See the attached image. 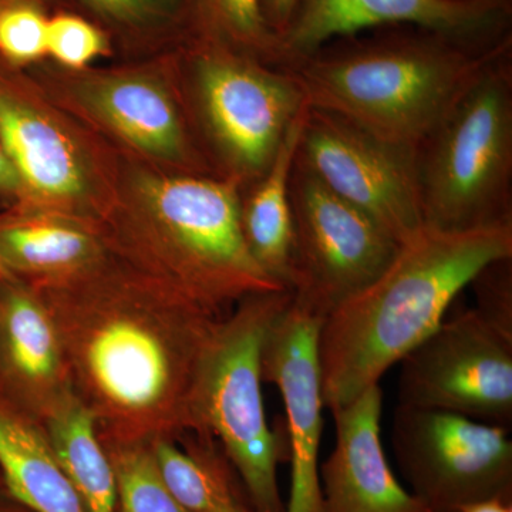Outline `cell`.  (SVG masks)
Returning a JSON list of instances; mask_svg holds the SVG:
<instances>
[{"label": "cell", "instance_id": "6da1fadb", "mask_svg": "<svg viewBox=\"0 0 512 512\" xmlns=\"http://www.w3.org/2000/svg\"><path fill=\"white\" fill-rule=\"evenodd\" d=\"M35 289L101 441L191 433L202 365L224 315L111 251L82 274Z\"/></svg>", "mask_w": 512, "mask_h": 512}, {"label": "cell", "instance_id": "7a4b0ae2", "mask_svg": "<svg viewBox=\"0 0 512 512\" xmlns=\"http://www.w3.org/2000/svg\"><path fill=\"white\" fill-rule=\"evenodd\" d=\"M512 258V224L444 231L424 225L375 281L323 319L318 355L329 412L380 384L440 325L483 269Z\"/></svg>", "mask_w": 512, "mask_h": 512}, {"label": "cell", "instance_id": "3957f363", "mask_svg": "<svg viewBox=\"0 0 512 512\" xmlns=\"http://www.w3.org/2000/svg\"><path fill=\"white\" fill-rule=\"evenodd\" d=\"M241 192L218 175L136 170L117 184L99 227L113 254L227 315L248 296L286 289L249 252Z\"/></svg>", "mask_w": 512, "mask_h": 512}, {"label": "cell", "instance_id": "277c9868", "mask_svg": "<svg viewBox=\"0 0 512 512\" xmlns=\"http://www.w3.org/2000/svg\"><path fill=\"white\" fill-rule=\"evenodd\" d=\"M507 43L429 32L319 49L286 70L312 109L336 114L370 136L416 154Z\"/></svg>", "mask_w": 512, "mask_h": 512}, {"label": "cell", "instance_id": "5b68a950", "mask_svg": "<svg viewBox=\"0 0 512 512\" xmlns=\"http://www.w3.org/2000/svg\"><path fill=\"white\" fill-rule=\"evenodd\" d=\"M424 225L512 224V69L488 66L414 154Z\"/></svg>", "mask_w": 512, "mask_h": 512}, {"label": "cell", "instance_id": "8992f818", "mask_svg": "<svg viewBox=\"0 0 512 512\" xmlns=\"http://www.w3.org/2000/svg\"><path fill=\"white\" fill-rule=\"evenodd\" d=\"M291 299L288 289L256 293L222 316L192 404L191 433L217 441L255 512H285L278 467L288 440L269 427L261 384L266 335Z\"/></svg>", "mask_w": 512, "mask_h": 512}, {"label": "cell", "instance_id": "52a82bcc", "mask_svg": "<svg viewBox=\"0 0 512 512\" xmlns=\"http://www.w3.org/2000/svg\"><path fill=\"white\" fill-rule=\"evenodd\" d=\"M0 143L22 180L23 200L15 210L99 225L113 202L116 181L82 131L46 101L23 69L2 59Z\"/></svg>", "mask_w": 512, "mask_h": 512}, {"label": "cell", "instance_id": "ba28073f", "mask_svg": "<svg viewBox=\"0 0 512 512\" xmlns=\"http://www.w3.org/2000/svg\"><path fill=\"white\" fill-rule=\"evenodd\" d=\"M192 59L202 126L225 168L222 178L255 184L305 109L291 74L248 53L198 40Z\"/></svg>", "mask_w": 512, "mask_h": 512}, {"label": "cell", "instance_id": "9c48e42d", "mask_svg": "<svg viewBox=\"0 0 512 512\" xmlns=\"http://www.w3.org/2000/svg\"><path fill=\"white\" fill-rule=\"evenodd\" d=\"M293 299L325 319L382 274L400 244L295 157L289 184Z\"/></svg>", "mask_w": 512, "mask_h": 512}, {"label": "cell", "instance_id": "30bf717a", "mask_svg": "<svg viewBox=\"0 0 512 512\" xmlns=\"http://www.w3.org/2000/svg\"><path fill=\"white\" fill-rule=\"evenodd\" d=\"M510 429L441 410L397 404L390 439L410 493L431 512L512 501Z\"/></svg>", "mask_w": 512, "mask_h": 512}, {"label": "cell", "instance_id": "8fae6325", "mask_svg": "<svg viewBox=\"0 0 512 512\" xmlns=\"http://www.w3.org/2000/svg\"><path fill=\"white\" fill-rule=\"evenodd\" d=\"M399 404L510 429L512 336L467 309L400 360Z\"/></svg>", "mask_w": 512, "mask_h": 512}, {"label": "cell", "instance_id": "7c38bea8", "mask_svg": "<svg viewBox=\"0 0 512 512\" xmlns=\"http://www.w3.org/2000/svg\"><path fill=\"white\" fill-rule=\"evenodd\" d=\"M296 160L394 241L403 244L424 227L414 154L348 120L306 107Z\"/></svg>", "mask_w": 512, "mask_h": 512}, {"label": "cell", "instance_id": "4fadbf2b", "mask_svg": "<svg viewBox=\"0 0 512 512\" xmlns=\"http://www.w3.org/2000/svg\"><path fill=\"white\" fill-rule=\"evenodd\" d=\"M322 322L292 295L272 323L262 349V380L278 387L288 426L291 494L285 512H322L319 450L325 404L318 355Z\"/></svg>", "mask_w": 512, "mask_h": 512}, {"label": "cell", "instance_id": "5bb4252c", "mask_svg": "<svg viewBox=\"0 0 512 512\" xmlns=\"http://www.w3.org/2000/svg\"><path fill=\"white\" fill-rule=\"evenodd\" d=\"M67 93L86 119L119 138L141 156L183 174L211 175L192 143L173 92L146 72H72Z\"/></svg>", "mask_w": 512, "mask_h": 512}, {"label": "cell", "instance_id": "9a60e30c", "mask_svg": "<svg viewBox=\"0 0 512 512\" xmlns=\"http://www.w3.org/2000/svg\"><path fill=\"white\" fill-rule=\"evenodd\" d=\"M501 0H299L278 36L279 67L312 55L339 37L387 25H413L484 43L504 16Z\"/></svg>", "mask_w": 512, "mask_h": 512}, {"label": "cell", "instance_id": "2e32d148", "mask_svg": "<svg viewBox=\"0 0 512 512\" xmlns=\"http://www.w3.org/2000/svg\"><path fill=\"white\" fill-rule=\"evenodd\" d=\"M382 410L380 384L330 410L336 434L320 464L322 512H431L390 468L380 437Z\"/></svg>", "mask_w": 512, "mask_h": 512}, {"label": "cell", "instance_id": "e0dca14e", "mask_svg": "<svg viewBox=\"0 0 512 512\" xmlns=\"http://www.w3.org/2000/svg\"><path fill=\"white\" fill-rule=\"evenodd\" d=\"M0 393L42 421L73 394L62 339L33 286L0 272Z\"/></svg>", "mask_w": 512, "mask_h": 512}, {"label": "cell", "instance_id": "ac0fdd59", "mask_svg": "<svg viewBox=\"0 0 512 512\" xmlns=\"http://www.w3.org/2000/svg\"><path fill=\"white\" fill-rule=\"evenodd\" d=\"M109 254L94 222L53 212L0 211V272L35 288L82 274Z\"/></svg>", "mask_w": 512, "mask_h": 512}, {"label": "cell", "instance_id": "d6986e66", "mask_svg": "<svg viewBox=\"0 0 512 512\" xmlns=\"http://www.w3.org/2000/svg\"><path fill=\"white\" fill-rule=\"evenodd\" d=\"M0 481L32 512H89L57 463L42 424L2 393Z\"/></svg>", "mask_w": 512, "mask_h": 512}, {"label": "cell", "instance_id": "ffe728a7", "mask_svg": "<svg viewBox=\"0 0 512 512\" xmlns=\"http://www.w3.org/2000/svg\"><path fill=\"white\" fill-rule=\"evenodd\" d=\"M305 109L292 121L266 173L241 200L242 234L256 264L279 285L289 289L292 255V212L289 184Z\"/></svg>", "mask_w": 512, "mask_h": 512}, {"label": "cell", "instance_id": "44dd1931", "mask_svg": "<svg viewBox=\"0 0 512 512\" xmlns=\"http://www.w3.org/2000/svg\"><path fill=\"white\" fill-rule=\"evenodd\" d=\"M154 456L165 484L188 512H255L235 487L227 457L207 434L156 440Z\"/></svg>", "mask_w": 512, "mask_h": 512}, {"label": "cell", "instance_id": "7402d4cb", "mask_svg": "<svg viewBox=\"0 0 512 512\" xmlns=\"http://www.w3.org/2000/svg\"><path fill=\"white\" fill-rule=\"evenodd\" d=\"M42 427L57 463L87 511L117 512L113 464L92 413L73 393L42 421Z\"/></svg>", "mask_w": 512, "mask_h": 512}, {"label": "cell", "instance_id": "603a6c76", "mask_svg": "<svg viewBox=\"0 0 512 512\" xmlns=\"http://www.w3.org/2000/svg\"><path fill=\"white\" fill-rule=\"evenodd\" d=\"M202 40L279 64L278 37L266 23L262 0H190Z\"/></svg>", "mask_w": 512, "mask_h": 512}, {"label": "cell", "instance_id": "cb8c5ba5", "mask_svg": "<svg viewBox=\"0 0 512 512\" xmlns=\"http://www.w3.org/2000/svg\"><path fill=\"white\" fill-rule=\"evenodd\" d=\"M117 487V512H188L165 484L153 443L101 441Z\"/></svg>", "mask_w": 512, "mask_h": 512}, {"label": "cell", "instance_id": "d4e9b609", "mask_svg": "<svg viewBox=\"0 0 512 512\" xmlns=\"http://www.w3.org/2000/svg\"><path fill=\"white\" fill-rule=\"evenodd\" d=\"M47 25L43 0H10L0 5V59L25 69L47 56Z\"/></svg>", "mask_w": 512, "mask_h": 512}, {"label": "cell", "instance_id": "484cf974", "mask_svg": "<svg viewBox=\"0 0 512 512\" xmlns=\"http://www.w3.org/2000/svg\"><path fill=\"white\" fill-rule=\"evenodd\" d=\"M101 22L126 36H147L174 28L190 0H77Z\"/></svg>", "mask_w": 512, "mask_h": 512}, {"label": "cell", "instance_id": "4316f807", "mask_svg": "<svg viewBox=\"0 0 512 512\" xmlns=\"http://www.w3.org/2000/svg\"><path fill=\"white\" fill-rule=\"evenodd\" d=\"M110 52V39L96 23L74 13H57L47 25V56L72 72L87 69Z\"/></svg>", "mask_w": 512, "mask_h": 512}, {"label": "cell", "instance_id": "83f0119b", "mask_svg": "<svg viewBox=\"0 0 512 512\" xmlns=\"http://www.w3.org/2000/svg\"><path fill=\"white\" fill-rule=\"evenodd\" d=\"M470 286L476 291L477 311L512 336V258L488 265Z\"/></svg>", "mask_w": 512, "mask_h": 512}, {"label": "cell", "instance_id": "f1b7e54d", "mask_svg": "<svg viewBox=\"0 0 512 512\" xmlns=\"http://www.w3.org/2000/svg\"><path fill=\"white\" fill-rule=\"evenodd\" d=\"M23 200L22 180L12 158L0 143V207L12 210L19 207Z\"/></svg>", "mask_w": 512, "mask_h": 512}, {"label": "cell", "instance_id": "f546056e", "mask_svg": "<svg viewBox=\"0 0 512 512\" xmlns=\"http://www.w3.org/2000/svg\"><path fill=\"white\" fill-rule=\"evenodd\" d=\"M299 0H262V10L269 29L278 37L291 20Z\"/></svg>", "mask_w": 512, "mask_h": 512}, {"label": "cell", "instance_id": "4dcf8cb0", "mask_svg": "<svg viewBox=\"0 0 512 512\" xmlns=\"http://www.w3.org/2000/svg\"><path fill=\"white\" fill-rule=\"evenodd\" d=\"M457 512H512V501L490 498V500L463 505Z\"/></svg>", "mask_w": 512, "mask_h": 512}, {"label": "cell", "instance_id": "1f68e13d", "mask_svg": "<svg viewBox=\"0 0 512 512\" xmlns=\"http://www.w3.org/2000/svg\"><path fill=\"white\" fill-rule=\"evenodd\" d=\"M0 512H32L28 510V508L25 507V505H22L18 503V501L15 500V498L12 497L8 493V491L5 490V487H3L2 481H0Z\"/></svg>", "mask_w": 512, "mask_h": 512}, {"label": "cell", "instance_id": "d6a6232c", "mask_svg": "<svg viewBox=\"0 0 512 512\" xmlns=\"http://www.w3.org/2000/svg\"><path fill=\"white\" fill-rule=\"evenodd\" d=\"M6 2H10V0H0V5H2V3H6ZM43 2H45V0H43Z\"/></svg>", "mask_w": 512, "mask_h": 512}]
</instances>
